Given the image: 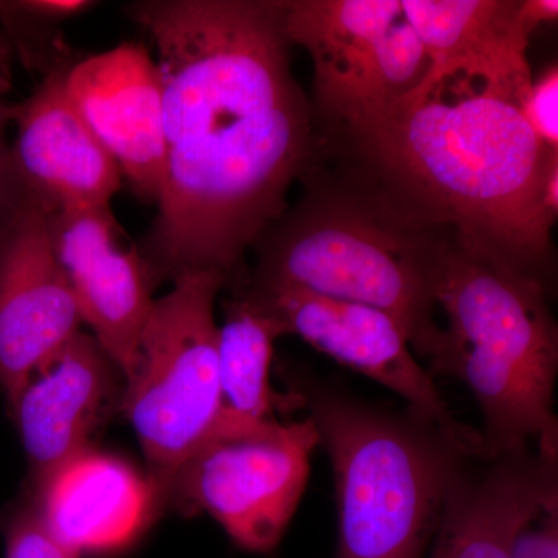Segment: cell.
<instances>
[{
  "instance_id": "1",
  "label": "cell",
  "mask_w": 558,
  "mask_h": 558,
  "mask_svg": "<svg viewBox=\"0 0 558 558\" xmlns=\"http://www.w3.org/2000/svg\"><path fill=\"white\" fill-rule=\"evenodd\" d=\"M532 76L440 65L398 108L357 130L318 132L319 149L414 222L553 292L545 182L558 150L521 110Z\"/></svg>"
},
{
  "instance_id": "2",
  "label": "cell",
  "mask_w": 558,
  "mask_h": 558,
  "mask_svg": "<svg viewBox=\"0 0 558 558\" xmlns=\"http://www.w3.org/2000/svg\"><path fill=\"white\" fill-rule=\"evenodd\" d=\"M300 183V199L253 245L255 269L245 277L384 312L428 359L442 330L436 278L453 234L407 218L340 165L329 170L318 153Z\"/></svg>"
},
{
  "instance_id": "3",
  "label": "cell",
  "mask_w": 558,
  "mask_h": 558,
  "mask_svg": "<svg viewBox=\"0 0 558 558\" xmlns=\"http://www.w3.org/2000/svg\"><path fill=\"white\" fill-rule=\"evenodd\" d=\"M435 296L447 326L428 357L429 374L461 380L475 396L487 458L537 450L558 461V329L549 293L451 238Z\"/></svg>"
},
{
  "instance_id": "4",
  "label": "cell",
  "mask_w": 558,
  "mask_h": 558,
  "mask_svg": "<svg viewBox=\"0 0 558 558\" xmlns=\"http://www.w3.org/2000/svg\"><path fill=\"white\" fill-rule=\"evenodd\" d=\"M295 395L332 462L337 558H424L473 458L409 407L395 413L315 380Z\"/></svg>"
},
{
  "instance_id": "5",
  "label": "cell",
  "mask_w": 558,
  "mask_h": 558,
  "mask_svg": "<svg viewBox=\"0 0 558 558\" xmlns=\"http://www.w3.org/2000/svg\"><path fill=\"white\" fill-rule=\"evenodd\" d=\"M229 282L194 271L154 301L121 413L140 440L157 502L180 465L211 435L222 411L215 306Z\"/></svg>"
},
{
  "instance_id": "6",
  "label": "cell",
  "mask_w": 558,
  "mask_h": 558,
  "mask_svg": "<svg viewBox=\"0 0 558 558\" xmlns=\"http://www.w3.org/2000/svg\"><path fill=\"white\" fill-rule=\"evenodd\" d=\"M284 28L314 64L319 132L379 120L432 73V58L400 0H286Z\"/></svg>"
},
{
  "instance_id": "7",
  "label": "cell",
  "mask_w": 558,
  "mask_h": 558,
  "mask_svg": "<svg viewBox=\"0 0 558 558\" xmlns=\"http://www.w3.org/2000/svg\"><path fill=\"white\" fill-rule=\"evenodd\" d=\"M318 446L310 417L218 422L174 473L160 506L171 502L185 515L207 513L240 548L269 553L295 515Z\"/></svg>"
},
{
  "instance_id": "8",
  "label": "cell",
  "mask_w": 558,
  "mask_h": 558,
  "mask_svg": "<svg viewBox=\"0 0 558 558\" xmlns=\"http://www.w3.org/2000/svg\"><path fill=\"white\" fill-rule=\"evenodd\" d=\"M245 275L231 290L269 317L279 336H299L340 365L391 389L409 409L446 432L469 457L487 458L483 433L453 416L432 374L422 368L405 333L389 315L300 289L256 284Z\"/></svg>"
},
{
  "instance_id": "9",
  "label": "cell",
  "mask_w": 558,
  "mask_h": 558,
  "mask_svg": "<svg viewBox=\"0 0 558 558\" xmlns=\"http://www.w3.org/2000/svg\"><path fill=\"white\" fill-rule=\"evenodd\" d=\"M47 227L81 322L126 379L156 301L138 247L121 229L110 205L47 213Z\"/></svg>"
},
{
  "instance_id": "10",
  "label": "cell",
  "mask_w": 558,
  "mask_h": 558,
  "mask_svg": "<svg viewBox=\"0 0 558 558\" xmlns=\"http://www.w3.org/2000/svg\"><path fill=\"white\" fill-rule=\"evenodd\" d=\"M81 323L51 250L47 211L27 196L0 223V388L9 403Z\"/></svg>"
},
{
  "instance_id": "11",
  "label": "cell",
  "mask_w": 558,
  "mask_h": 558,
  "mask_svg": "<svg viewBox=\"0 0 558 558\" xmlns=\"http://www.w3.org/2000/svg\"><path fill=\"white\" fill-rule=\"evenodd\" d=\"M65 87L81 119L145 201L157 204L168 142L159 65L140 43L81 58Z\"/></svg>"
},
{
  "instance_id": "12",
  "label": "cell",
  "mask_w": 558,
  "mask_h": 558,
  "mask_svg": "<svg viewBox=\"0 0 558 558\" xmlns=\"http://www.w3.org/2000/svg\"><path fill=\"white\" fill-rule=\"evenodd\" d=\"M124 377L90 333L80 330L33 371L10 403L39 484L81 451L121 411Z\"/></svg>"
},
{
  "instance_id": "13",
  "label": "cell",
  "mask_w": 558,
  "mask_h": 558,
  "mask_svg": "<svg viewBox=\"0 0 558 558\" xmlns=\"http://www.w3.org/2000/svg\"><path fill=\"white\" fill-rule=\"evenodd\" d=\"M70 68L43 76L31 97L16 105L14 171L25 196L47 213L110 205L121 189L119 167L70 101Z\"/></svg>"
},
{
  "instance_id": "14",
  "label": "cell",
  "mask_w": 558,
  "mask_h": 558,
  "mask_svg": "<svg viewBox=\"0 0 558 558\" xmlns=\"http://www.w3.org/2000/svg\"><path fill=\"white\" fill-rule=\"evenodd\" d=\"M473 459L451 490L429 558H510L520 527L558 501V461L537 450L486 458L478 472Z\"/></svg>"
},
{
  "instance_id": "15",
  "label": "cell",
  "mask_w": 558,
  "mask_h": 558,
  "mask_svg": "<svg viewBox=\"0 0 558 558\" xmlns=\"http://www.w3.org/2000/svg\"><path fill=\"white\" fill-rule=\"evenodd\" d=\"M35 487L39 515L80 554L126 545L159 509L148 478L123 459L94 449L69 459Z\"/></svg>"
},
{
  "instance_id": "16",
  "label": "cell",
  "mask_w": 558,
  "mask_h": 558,
  "mask_svg": "<svg viewBox=\"0 0 558 558\" xmlns=\"http://www.w3.org/2000/svg\"><path fill=\"white\" fill-rule=\"evenodd\" d=\"M433 68L468 65L532 76L520 0H400Z\"/></svg>"
},
{
  "instance_id": "17",
  "label": "cell",
  "mask_w": 558,
  "mask_h": 558,
  "mask_svg": "<svg viewBox=\"0 0 558 558\" xmlns=\"http://www.w3.org/2000/svg\"><path fill=\"white\" fill-rule=\"evenodd\" d=\"M231 292V299L223 301V323L219 326V421H274L275 407L282 398L271 388L270 368L274 343L281 336L255 304L236 290Z\"/></svg>"
},
{
  "instance_id": "18",
  "label": "cell",
  "mask_w": 558,
  "mask_h": 558,
  "mask_svg": "<svg viewBox=\"0 0 558 558\" xmlns=\"http://www.w3.org/2000/svg\"><path fill=\"white\" fill-rule=\"evenodd\" d=\"M95 5L89 0H0L2 35L25 68L46 76L76 62L62 39V22Z\"/></svg>"
},
{
  "instance_id": "19",
  "label": "cell",
  "mask_w": 558,
  "mask_h": 558,
  "mask_svg": "<svg viewBox=\"0 0 558 558\" xmlns=\"http://www.w3.org/2000/svg\"><path fill=\"white\" fill-rule=\"evenodd\" d=\"M5 558H80L64 539L51 531L35 506L20 510L5 531Z\"/></svg>"
},
{
  "instance_id": "20",
  "label": "cell",
  "mask_w": 558,
  "mask_h": 558,
  "mask_svg": "<svg viewBox=\"0 0 558 558\" xmlns=\"http://www.w3.org/2000/svg\"><path fill=\"white\" fill-rule=\"evenodd\" d=\"M521 110L529 126L543 145L558 150V69L550 65L537 81H532L521 100Z\"/></svg>"
},
{
  "instance_id": "21",
  "label": "cell",
  "mask_w": 558,
  "mask_h": 558,
  "mask_svg": "<svg viewBox=\"0 0 558 558\" xmlns=\"http://www.w3.org/2000/svg\"><path fill=\"white\" fill-rule=\"evenodd\" d=\"M510 558H558V501L539 510L520 527Z\"/></svg>"
},
{
  "instance_id": "22",
  "label": "cell",
  "mask_w": 558,
  "mask_h": 558,
  "mask_svg": "<svg viewBox=\"0 0 558 558\" xmlns=\"http://www.w3.org/2000/svg\"><path fill=\"white\" fill-rule=\"evenodd\" d=\"M16 119V105L0 101V223L25 199L13 159L11 145L7 143V132Z\"/></svg>"
},
{
  "instance_id": "23",
  "label": "cell",
  "mask_w": 558,
  "mask_h": 558,
  "mask_svg": "<svg viewBox=\"0 0 558 558\" xmlns=\"http://www.w3.org/2000/svg\"><path fill=\"white\" fill-rule=\"evenodd\" d=\"M557 0H520V20L531 36L539 25L557 22Z\"/></svg>"
},
{
  "instance_id": "24",
  "label": "cell",
  "mask_w": 558,
  "mask_h": 558,
  "mask_svg": "<svg viewBox=\"0 0 558 558\" xmlns=\"http://www.w3.org/2000/svg\"><path fill=\"white\" fill-rule=\"evenodd\" d=\"M11 57H13V51L10 49V44L0 33V94L11 87Z\"/></svg>"
}]
</instances>
